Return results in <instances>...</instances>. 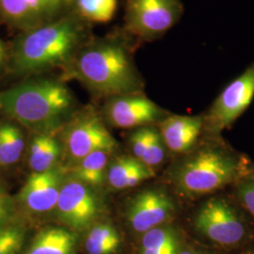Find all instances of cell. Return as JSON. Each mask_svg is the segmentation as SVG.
<instances>
[{"label":"cell","instance_id":"6da1fadb","mask_svg":"<svg viewBox=\"0 0 254 254\" xmlns=\"http://www.w3.org/2000/svg\"><path fill=\"white\" fill-rule=\"evenodd\" d=\"M139 45L122 27L103 36L92 35L66 66L62 78L76 79L103 98L140 92L144 83L135 64Z\"/></svg>","mask_w":254,"mask_h":254},{"label":"cell","instance_id":"7a4b0ae2","mask_svg":"<svg viewBox=\"0 0 254 254\" xmlns=\"http://www.w3.org/2000/svg\"><path fill=\"white\" fill-rule=\"evenodd\" d=\"M91 27L73 10L52 22L18 32L9 48L7 68L24 77L55 69L64 71L93 35Z\"/></svg>","mask_w":254,"mask_h":254},{"label":"cell","instance_id":"3957f363","mask_svg":"<svg viewBox=\"0 0 254 254\" xmlns=\"http://www.w3.org/2000/svg\"><path fill=\"white\" fill-rule=\"evenodd\" d=\"M78 110L62 77L33 75L0 91V112L33 133L62 130Z\"/></svg>","mask_w":254,"mask_h":254},{"label":"cell","instance_id":"277c9868","mask_svg":"<svg viewBox=\"0 0 254 254\" xmlns=\"http://www.w3.org/2000/svg\"><path fill=\"white\" fill-rule=\"evenodd\" d=\"M240 159L218 144L189 152L173 170L176 190L188 198H199L223 189L245 176Z\"/></svg>","mask_w":254,"mask_h":254},{"label":"cell","instance_id":"5b68a950","mask_svg":"<svg viewBox=\"0 0 254 254\" xmlns=\"http://www.w3.org/2000/svg\"><path fill=\"white\" fill-rule=\"evenodd\" d=\"M182 0H125L122 28L140 44L162 39L181 20Z\"/></svg>","mask_w":254,"mask_h":254},{"label":"cell","instance_id":"8992f818","mask_svg":"<svg viewBox=\"0 0 254 254\" xmlns=\"http://www.w3.org/2000/svg\"><path fill=\"white\" fill-rule=\"evenodd\" d=\"M63 153L70 165L94 152L112 153L118 147L101 113L91 107L80 109L62 128Z\"/></svg>","mask_w":254,"mask_h":254},{"label":"cell","instance_id":"52a82bcc","mask_svg":"<svg viewBox=\"0 0 254 254\" xmlns=\"http://www.w3.org/2000/svg\"><path fill=\"white\" fill-rule=\"evenodd\" d=\"M254 98V62L213 102L202 115L203 130L211 135H218L233 126Z\"/></svg>","mask_w":254,"mask_h":254},{"label":"cell","instance_id":"ba28073f","mask_svg":"<svg viewBox=\"0 0 254 254\" xmlns=\"http://www.w3.org/2000/svg\"><path fill=\"white\" fill-rule=\"evenodd\" d=\"M55 211L64 224L82 230L92 226L105 213V202L97 189L67 176Z\"/></svg>","mask_w":254,"mask_h":254},{"label":"cell","instance_id":"9c48e42d","mask_svg":"<svg viewBox=\"0 0 254 254\" xmlns=\"http://www.w3.org/2000/svg\"><path fill=\"white\" fill-rule=\"evenodd\" d=\"M194 227L211 242L232 247L246 236V225L236 209L222 198H211L197 210Z\"/></svg>","mask_w":254,"mask_h":254},{"label":"cell","instance_id":"30bf717a","mask_svg":"<svg viewBox=\"0 0 254 254\" xmlns=\"http://www.w3.org/2000/svg\"><path fill=\"white\" fill-rule=\"evenodd\" d=\"M169 114L142 91L106 98L101 112L105 122L111 127L123 129L154 126Z\"/></svg>","mask_w":254,"mask_h":254},{"label":"cell","instance_id":"8fae6325","mask_svg":"<svg viewBox=\"0 0 254 254\" xmlns=\"http://www.w3.org/2000/svg\"><path fill=\"white\" fill-rule=\"evenodd\" d=\"M73 4L74 0H0V23L25 31L73 11Z\"/></svg>","mask_w":254,"mask_h":254},{"label":"cell","instance_id":"7c38bea8","mask_svg":"<svg viewBox=\"0 0 254 254\" xmlns=\"http://www.w3.org/2000/svg\"><path fill=\"white\" fill-rule=\"evenodd\" d=\"M176 213L171 195L159 188L148 189L133 196L127 203L126 218L130 228L137 234L167 224Z\"/></svg>","mask_w":254,"mask_h":254},{"label":"cell","instance_id":"4fadbf2b","mask_svg":"<svg viewBox=\"0 0 254 254\" xmlns=\"http://www.w3.org/2000/svg\"><path fill=\"white\" fill-rule=\"evenodd\" d=\"M66 177L67 170L60 166L47 172L32 173L21 189L19 200L33 214L55 210Z\"/></svg>","mask_w":254,"mask_h":254},{"label":"cell","instance_id":"5bb4252c","mask_svg":"<svg viewBox=\"0 0 254 254\" xmlns=\"http://www.w3.org/2000/svg\"><path fill=\"white\" fill-rule=\"evenodd\" d=\"M203 117L169 114L157 124L166 149L173 154H188L203 130Z\"/></svg>","mask_w":254,"mask_h":254},{"label":"cell","instance_id":"9a60e30c","mask_svg":"<svg viewBox=\"0 0 254 254\" xmlns=\"http://www.w3.org/2000/svg\"><path fill=\"white\" fill-rule=\"evenodd\" d=\"M154 176V169L132 155H120L109 164L107 183L116 190L135 188Z\"/></svg>","mask_w":254,"mask_h":254},{"label":"cell","instance_id":"2e32d148","mask_svg":"<svg viewBox=\"0 0 254 254\" xmlns=\"http://www.w3.org/2000/svg\"><path fill=\"white\" fill-rule=\"evenodd\" d=\"M57 132L33 133L28 148V165L32 173H43L59 166L63 155L62 141Z\"/></svg>","mask_w":254,"mask_h":254},{"label":"cell","instance_id":"e0dca14e","mask_svg":"<svg viewBox=\"0 0 254 254\" xmlns=\"http://www.w3.org/2000/svg\"><path fill=\"white\" fill-rule=\"evenodd\" d=\"M76 237L72 231L63 227H48L33 239L27 254H74Z\"/></svg>","mask_w":254,"mask_h":254},{"label":"cell","instance_id":"ac0fdd59","mask_svg":"<svg viewBox=\"0 0 254 254\" xmlns=\"http://www.w3.org/2000/svg\"><path fill=\"white\" fill-rule=\"evenodd\" d=\"M109 155V153L102 151L89 154L77 163L66 169L67 176L91 188H101L107 182Z\"/></svg>","mask_w":254,"mask_h":254},{"label":"cell","instance_id":"d6986e66","mask_svg":"<svg viewBox=\"0 0 254 254\" xmlns=\"http://www.w3.org/2000/svg\"><path fill=\"white\" fill-rule=\"evenodd\" d=\"M180 249V236L168 223L146 232L141 237L140 254H178Z\"/></svg>","mask_w":254,"mask_h":254},{"label":"cell","instance_id":"ffe728a7","mask_svg":"<svg viewBox=\"0 0 254 254\" xmlns=\"http://www.w3.org/2000/svg\"><path fill=\"white\" fill-rule=\"evenodd\" d=\"M25 146V136L18 124L11 122V120L0 123L1 167H9L17 163L24 154Z\"/></svg>","mask_w":254,"mask_h":254},{"label":"cell","instance_id":"44dd1931","mask_svg":"<svg viewBox=\"0 0 254 254\" xmlns=\"http://www.w3.org/2000/svg\"><path fill=\"white\" fill-rule=\"evenodd\" d=\"M120 246L121 236L109 222L93 224L85 239V249L89 254H115Z\"/></svg>","mask_w":254,"mask_h":254},{"label":"cell","instance_id":"7402d4cb","mask_svg":"<svg viewBox=\"0 0 254 254\" xmlns=\"http://www.w3.org/2000/svg\"><path fill=\"white\" fill-rule=\"evenodd\" d=\"M118 0H74L73 10L91 25L110 22L117 10Z\"/></svg>","mask_w":254,"mask_h":254},{"label":"cell","instance_id":"603a6c76","mask_svg":"<svg viewBox=\"0 0 254 254\" xmlns=\"http://www.w3.org/2000/svg\"><path fill=\"white\" fill-rule=\"evenodd\" d=\"M25 239V230L10 225L0 230V254H17Z\"/></svg>","mask_w":254,"mask_h":254},{"label":"cell","instance_id":"cb8c5ba5","mask_svg":"<svg viewBox=\"0 0 254 254\" xmlns=\"http://www.w3.org/2000/svg\"><path fill=\"white\" fill-rule=\"evenodd\" d=\"M236 186V197L241 205L254 218V178L244 176Z\"/></svg>","mask_w":254,"mask_h":254},{"label":"cell","instance_id":"d4e9b609","mask_svg":"<svg viewBox=\"0 0 254 254\" xmlns=\"http://www.w3.org/2000/svg\"><path fill=\"white\" fill-rule=\"evenodd\" d=\"M13 213L14 209L11 200L0 206V230L9 226L13 218Z\"/></svg>","mask_w":254,"mask_h":254},{"label":"cell","instance_id":"484cf974","mask_svg":"<svg viewBox=\"0 0 254 254\" xmlns=\"http://www.w3.org/2000/svg\"><path fill=\"white\" fill-rule=\"evenodd\" d=\"M9 62V48L0 38V73L8 67Z\"/></svg>","mask_w":254,"mask_h":254},{"label":"cell","instance_id":"4316f807","mask_svg":"<svg viewBox=\"0 0 254 254\" xmlns=\"http://www.w3.org/2000/svg\"><path fill=\"white\" fill-rule=\"evenodd\" d=\"M10 200H11V199H10L8 192L6 190L3 183L0 181V206L9 202Z\"/></svg>","mask_w":254,"mask_h":254},{"label":"cell","instance_id":"83f0119b","mask_svg":"<svg viewBox=\"0 0 254 254\" xmlns=\"http://www.w3.org/2000/svg\"><path fill=\"white\" fill-rule=\"evenodd\" d=\"M178 254H210L206 252H203V251H200L198 249H195V248H192V247H185L183 249H180V252Z\"/></svg>","mask_w":254,"mask_h":254},{"label":"cell","instance_id":"f1b7e54d","mask_svg":"<svg viewBox=\"0 0 254 254\" xmlns=\"http://www.w3.org/2000/svg\"><path fill=\"white\" fill-rule=\"evenodd\" d=\"M246 176H250V177H254V165L253 167H251V168H249V169L247 170Z\"/></svg>","mask_w":254,"mask_h":254},{"label":"cell","instance_id":"f546056e","mask_svg":"<svg viewBox=\"0 0 254 254\" xmlns=\"http://www.w3.org/2000/svg\"><path fill=\"white\" fill-rule=\"evenodd\" d=\"M254 254V253H252V254Z\"/></svg>","mask_w":254,"mask_h":254}]
</instances>
